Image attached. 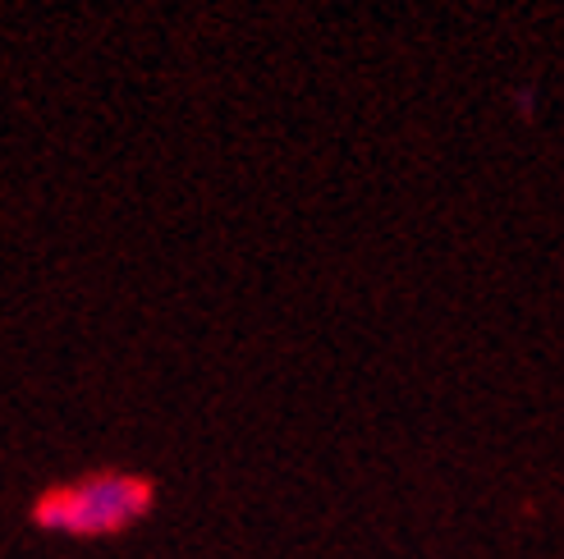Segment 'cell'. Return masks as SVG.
<instances>
[{
    "label": "cell",
    "instance_id": "obj_1",
    "mask_svg": "<svg viewBox=\"0 0 564 559\" xmlns=\"http://www.w3.org/2000/svg\"><path fill=\"white\" fill-rule=\"evenodd\" d=\"M152 482L138 472H93L74 486H55L33 505V523L61 537H110L152 509Z\"/></svg>",
    "mask_w": 564,
    "mask_h": 559
}]
</instances>
